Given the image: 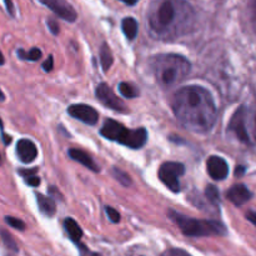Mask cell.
<instances>
[{"label":"cell","mask_w":256,"mask_h":256,"mask_svg":"<svg viewBox=\"0 0 256 256\" xmlns=\"http://www.w3.org/2000/svg\"><path fill=\"white\" fill-rule=\"evenodd\" d=\"M172 109L185 129L194 132H210L218 118L214 98L209 90L199 85H188L175 94Z\"/></svg>","instance_id":"cell-1"},{"label":"cell","mask_w":256,"mask_h":256,"mask_svg":"<svg viewBox=\"0 0 256 256\" xmlns=\"http://www.w3.org/2000/svg\"><path fill=\"white\" fill-rule=\"evenodd\" d=\"M195 12L186 0H156L148 12L150 34L159 40H174L192 32Z\"/></svg>","instance_id":"cell-2"},{"label":"cell","mask_w":256,"mask_h":256,"mask_svg":"<svg viewBox=\"0 0 256 256\" xmlns=\"http://www.w3.org/2000/svg\"><path fill=\"white\" fill-rule=\"evenodd\" d=\"M150 68L158 82L165 88L174 86L189 75L192 64L179 54H159L150 60Z\"/></svg>","instance_id":"cell-3"},{"label":"cell","mask_w":256,"mask_h":256,"mask_svg":"<svg viewBox=\"0 0 256 256\" xmlns=\"http://www.w3.org/2000/svg\"><path fill=\"white\" fill-rule=\"evenodd\" d=\"M169 218L180 228L182 234L186 236L199 238V236H222L226 235V226L218 220H199L194 218H189L180 212H169Z\"/></svg>","instance_id":"cell-4"},{"label":"cell","mask_w":256,"mask_h":256,"mask_svg":"<svg viewBox=\"0 0 256 256\" xmlns=\"http://www.w3.org/2000/svg\"><path fill=\"white\" fill-rule=\"evenodd\" d=\"M100 134L106 139L118 142L130 149H140L146 144L148 140V132L144 128L126 129L124 125L112 119H108L105 122V124L100 129Z\"/></svg>","instance_id":"cell-5"},{"label":"cell","mask_w":256,"mask_h":256,"mask_svg":"<svg viewBox=\"0 0 256 256\" xmlns=\"http://www.w3.org/2000/svg\"><path fill=\"white\" fill-rule=\"evenodd\" d=\"M185 172V166L182 162H164L159 169V179L172 190V192H180L179 178Z\"/></svg>","instance_id":"cell-6"},{"label":"cell","mask_w":256,"mask_h":256,"mask_svg":"<svg viewBox=\"0 0 256 256\" xmlns=\"http://www.w3.org/2000/svg\"><path fill=\"white\" fill-rule=\"evenodd\" d=\"M95 94H96V98L99 99V102L102 104H104L105 106L110 108V109L115 110V112H126V106H125L124 102L115 95L112 88L108 84H105V82H102V84L98 85L96 90H95Z\"/></svg>","instance_id":"cell-7"},{"label":"cell","mask_w":256,"mask_h":256,"mask_svg":"<svg viewBox=\"0 0 256 256\" xmlns=\"http://www.w3.org/2000/svg\"><path fill=\"white\" fill-rule=\"evenodd\" d=\"M42 5L49 8L52 12L62 18V20L69 22H74L76 20L78 14L74 10V8L66 2L65 0H39Z\"/></svg>","instance_id":"cell-8"},{"label":"cell","mask_w":256,"mask_h":256,"mask_svg":"<svg viewBox=\"0 0 256 256\" xmlns=\"http://www.w3.org/2000/svg\"><path fill=\"white\" fill-rule=\"evenodd\" d=\"M70 116L80 120L88 125H95L99 120V112L92 106L86 104H74L68 108Z\"/></svg>","instance_id":"cell-9"},{"label":"cell","mask_w":256,"mask_h":256,"mask_svg":"<svg viewBox=\"0 0 256 256\" xmlns=\"http://www.w3.org/2000/svg\"><path fill=\"white\" fill-rule=\"evenodd\" d=\"M228 129L232 132H234L235 136L240 140L242 142L245 144H249V134H248L246 126H245V108L240 106L236 112H234V115L232 116V120L229 122V126Z\"/></svg>","instance_id":"cell-10"},{"label":"cell","mask_w":256,"mask_h":256,"mask_svg":"<svg viewBox=\"0 0 256 256\" xmlns=\"http://www.w3.org/2000/svg\"><path fill=\"white\" fill-rule=\"evenodd\" d=\"M206 168L210 176L218 182L226 179L229 175V165L222 156H216V155L210 156L206 162Z\"/></svg>","instance_id":"cell-11"},{"label":"cell","mask_w":256,"mask_h":256,"mask_svg":"<svg viewBox=\"0 0 256 256\" xmlns=\"http://www.w3.org/2000/svg\"><path fill=\"white\" fill-rule=\"evenodd\" d=\"M16 155L24 164L32 162L38 156L36 145L29 139H20L16 144Z\"/></svg>","instance_id":"cell-12"},{"label":"cell","mask_w":256,"mask_h":256,"mask_svg":"<svg viewBox=\"0 0 256 256\" xmlns=\"http://www.w3.org/2000/svg\"><path fill=\"white\" fill-rule=\"evenodd\" d=\"M252 194L246 185L244 184H236L229 189L226 192V198L236 206H242V205L246 204L250 199H252Z\"/></svg>","instance_id":"cell-13"},{"label":"cell","mask_w":256,"mask_h":256,"mask_svg":"<svg viewBox=\"0 0 256 256\" xmlns=\"http://www.w3.org/2000/svg\"><path fill=\"white\" fill-rule=\"evenodd\" d=\"M68 154H69V156L72 158V159L74 160V162H79V164H82V166H85V168H88V169H89V170H92V172H98L100 170L99 166H98V165L95 164L94 160L92 159V156H90V155L88 154V152H82V150H80V149H70Z\"/></svg>","instance_id":"cell-14"},{"label":"cell","mask_w":256,"mask_h":256,"mask_svg":"<svg viewBox=\"0 0 256 256\" xmlns=\"http://www.w3.org/2000/svg\"><path fill=\"white\" fill-rule=\"evenodd\" d=\"M36 196V202L39 210L42 214H44L45 216H52L56 212V206H55V202L50 196H45L42 194H35Z\"/></svg>","instance_id":"cell-15"},{"label":"cell","mask_w":256,"mask_h":256,"mask_svg":"<svg viewBox=\"0 0 256 256\" xmlns=\"http://www.w3.org/2000/svg\"><path fill=\"white\" fill-rule=\"evenodd\" d=\"M64 228L70 239H72L75 244H79L80 240H82V228L79 226V224H78L74 219H72V218H66V219L64 220Z\"/></svg>","instance_id":"cell-16"},{"label":"cell","mask_w":256,"mask_h":256,"mask_svg":"<svg viewBox=\"0 0 256 256\" xmlns=\"http://www.w3.org/2000/svg\"><path fill=\"white\" fill-rule=\"evenodd\" d=\"M122 29L128 39L134 40L138 35V22L134 18H125L122 22Z\"/></svg>","instance_id":"cell-17"},{"label":"cell","mask_w":256,"mask_h":256,"mask_svg":"<svg viewBox=\"0 0 256 256\" xmlns=\"http://www.w3.org/2000/svg\"><path fill=\"white\" fill-rule=\"evenodd\" d=\"M112 62H114V58H112V50H110L109 45L104 42L102 45V49H100V62H102V70L105 72H109V69L112 65Z\"/></svg>","instance_id":"cell-18"},{"label":"cell","mask_w":256,"mask_h":256,"mask_svg":"<svg viewBox=\"0 0 256 256\" xmlns=\"http://www.w3.org/2000/svg\"><path fill=\"white\" fill-rule=\"evenodd\" d=\"M42 55V50L39 48H32L30 52H24L22 49L18 50V56L22 60H29V62H38Z\"/></svg>","instance_id":"cell-19"},{"label":"cell","mask_w":256,"mask_h":256,"mask_svg":"<svg viewBox=\"0 0 256 256\" xmlns=\"http://www.w3.org/2000/svg\"><path fill=\"white\" fill-rule=\"evenodd\" d=\"M119 92L126 99H134V98H136L139 95V92L136 90V88L134 85L129 84V82H120Z\"/></svg>","instance_id":"cell-20"},{"label":"cell","mask_w":256,"mask_h":256,"mask_svg":"<svg viewBox=\"0 0 256 256\" xmlns=\"http://www.w3.org/2000/svg\"><path fill=\"white\" fill-rule=\"evenodd\" d=\"M205 196L212 205H218L220 202L219 190L215 185H208L206 190H205Z\"/></svg>","instance_id":"cell-21"},{"label":"cell","mask_w":256,"mask_h":256,"mask_svg":"<svg viewBox=\"0 0 256 256\" xmlns=\"http://www.w3.org/2000/svg\"><path fill=\"white\" fill-rule=\"evenodd\" d=\"M112 176L115 178L116 182H119L124 186H130L132 185V179H130L129 175L125 172H122V169H119V168H112Z\"/></svg>","instance_id":"cell-22"},{"label":"cell","mask_w":256,"mask_h":256,"mask_svg":"<svg viewBox=\"0 0 256 256\" xmlns=\"http://www.w3.org/2000/svg\"><path fill=\"white\" fill-rule=\"evenodd\" d=\"M0 235H2V242H4L5 246H6L8 249L12 250V252H18V250H19L18 249V245L16 242H15V240L12 239V236L6 232V230H0Z\"/></svg>","instance_id":"cell-23"},{"label":"cell","mask_w":256,"mask_h":256,"mask_svg":"<svg viewBox=\"0 0 256 256\" xmlns=\"http://www.w3.org/2000/svg\"><path fill=\"white\" fill-rule=\"evenodd\" d=\"M5 222H6L9 226L14 228V229L16 230H20V232H24L25 230V222H22L20 219H16V218L5 216Z\"/></svg>","instance_id":"cell-24"},{"label":"cell","mask_w":256,"mask_h":256,"mask_svg":"<svg viewBox=\"0 0 256 256\" xmlns=\"http://www.w3.org/2000/svg\"><path fill=\"white\" fill-rule=\"evenodd\" d=\"M162 256H192L185 250L179 249V248H172V249H168L162 252Z\"/></svg>","instance_id":"cell-25"},{"label":"cell","mask_w":256,"mask_h":256,"mask_svg":"<svg viewBox=\"0 0 256 256\" xmlns=\"http://www.w3.org/2000/svg\"><path fill=\"white\" fill-rule=\"evenodd\" d=\"M249 12L252 29H254V32L256 34V0H249Z\"/></svg>","instance_id":"cell-26"},{"label":"cell","mask_w":256,"mask_h":256,"mask_svg":"<svg viewBox=\"0 0 256 256\" xmlns=\"http://www.w3.org/2000/svg\"><path fill=\"white\" fill-rule=\"evenodd\" d=\"M105 212H106L108 216L112 220V222H120V214L118 212V210H115L112 206H105Z\"/></svg>","instance_id":"cell-27"},{"label":"cell","mask_w":256,"mask_h":256,"mask_svg":"<svg viewBox=\"0 0 256 256\" xmlns=\"http://www.w3.org/2000/svg\"><path fill=\"white\" fill-rule=\"evenodd\" d=\"M76 245H78V248H79L80 256H100L99 254H98V252H90L89 248H86L85 245L80 244V242H79V244H76Z\"/></svg>","instance_id":"cell-28"},{"label":"cell","mask_w":256,"mask_h":256,"mask_svg":"<svg viewBox=\"0 0 256 256\" xmlns=\"http://www.w3.org/2000/svg\"><path fill=\"white\" fill-rule=\"evenodd\" d=\"M48 28H49V30L52 32V34L54 35H58L59 34V24H58V22H55L54 19H48Z\"/></svg>","instance_id":"cell-29"},{"label":"cell","mask_w":256,"mask_h":256,"mask_svg":"<svg viewBox=\"0 0 256 256\" xmlns=\"http://www.w3.org/2000/svg\"><path fill=\"white\" fill-rule=\"evenodd\" d=\"M25 182H26L28 185H30V186L36 188V186H39V185H40V178L32 175V176L25 178Z\"/></svg>","instance_id":"cell-30"},{"label":"cell","mask_w":256,"mask_h":256,"mask_svg":"<svg viewBox=\"0 0 256 256\" xmlns=\"http://www.w3.org/2000/svg\"><path fill=\"white\" fill-rule=\"evenodd\" d=\"M52 66H54V60H52V56L50 55V56L45 60L44 64H42V69H44V72H50L52 70Z\"/></svg>","instance_id":"cell-31"},{"label":"cell","mask_w":256,"mask_h":256,"mask_svg":"<svg viewBox=\"0 0 256 256\" xmlns=\"http://www.w3.org/2000/svg\"><path fill=\"white\" fill-rule=\"evenodd\" d=\"M38 172V168H32V169H24V170H20L19 174L22 175V178H29V176H32V175H35Z\"/></svg>","instance_id":"cell-32"},{"label":"cell","mask_w":256,"mask_h":256,"mask_svg":"<svg viewBox=\"0 0 256 256\" xmlns=\"http://www.w3.org/2000/svg\"><path fill=\"white\" fill-rule=\"evenodd\" d=\"M0 132H2V142H4V144L9 145L10 142H12V138H10L9 135H6L4 132V126H2V120H0Z\"/></svg>","instance_id":"cell-33"},{"label":"cell","mask_w":256,"mask_h":256,"mask_svg":"<svg viewBox=\"0 0 256 256\" xmlns=\"http://www.w3.org/2000/svg\"><path fill=\"white\" fill-rule=\"evenodd\" d=\"M5 2V6H6V10L8 12H9L12 16H14L15 15V10H14V5H12V0H4Z\"/></svg>","instance_id":"cell-34"},{"label":"cell","mask_w":256,"mask_h":256,"mask_svg":"<svg viewBox=\"0 0 256 256\" xmlns=\"http://www.w3.org/2000/svg\"><path fill=\"white\" fill-rule=\"evenodd\" d=\"M246 219L249 220L252 224H254L256 226V212H246Z\"/></svg>","instance_id":"cell-35"},{"label":"cell","mask_w":256,"mask_h":256,"mask_svg":"<svg viewBox=\"0 0 256 256\" xmlns=\"http://www.w3.org/2000/svg\"><path fill=\"white\" fill-rule=\"evenodd\" d=\"M245 174V168L242 166V165H239V166H236V170H235V176H242V175Z\"/></svg>","instance_id":"cell-36"},{"label":"cell","mask_w":256,"mask_h":256,"mask_svg":"<svg viewBox=\"0 0 256 256\" xmlns=\"http://www.w3.org/2000/svg\"><path fill=\"white\" fill-rule=\"evenodd\" d=\"M120 2H125L126 5H135L138 2H139V0H120Z\"/></svg>","instance_id":"cell-37"},{"label":"cell","mask_w":256,"mask_h":256,"mask_svg":"<svg viewBox=\"0 0 256 256\" xmlns=\"http://www.w3.org/2000/svg\"><path fill=\"white\" fill-rule=\"evenodd\" d=\"M5 62V59H4V55H2V52H0V65H2Z\"/></svg>","instance_id":"cell-38"},{"label":"cell","mask_w":256,"mask_h":256,"mask_svg":"<svg viewBox=\"0 0 256 256\" xmlns=\"http://www.w3.org/2000/svg\"><path fill=\"white\" fill-rule=\"evenodd\" d=\"M5 100V95H4V92H2V89H0V102H4Z\"/></svg>","instance_id":"cell-39"},{"label":"cell","mask_w":256,"mask_h":256,"mask_svg":"<svg viewBox=\"0 0 256 256\" xmlns=\"http://www.w3.org/2000/svg\"><path fill=\"white\" fill-rule=\"evenodd\" d=\"M255 139H256V115H255Z\"/></svg>","instance_id":"cell-40"},{"label":"cell","mask_w":256,"mask_h":256,"mask_svg":"<svg viewBox=\"0 0 256 256\" xmlns=\"http://www.w3.org/2000/svg\"><path fill=\"white\" fill-rule=\"evenodd\" d=\"M0 164H2V155H0Z\"/></svg>","instance_id":"cell-41"}]
</instances>
